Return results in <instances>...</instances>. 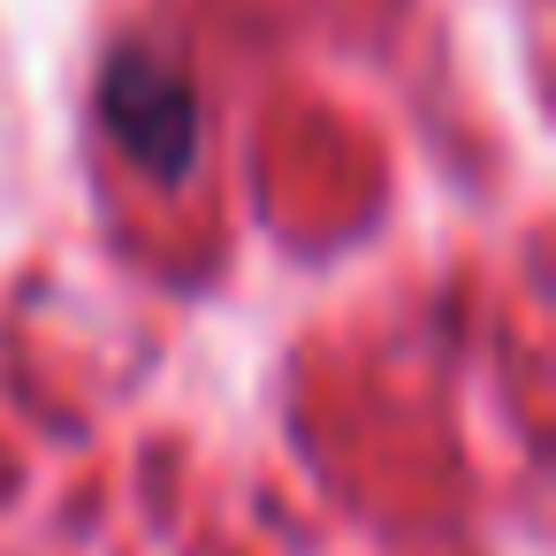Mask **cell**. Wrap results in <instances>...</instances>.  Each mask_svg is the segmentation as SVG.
<instances>
[{
	"label": "cell",
	"instance_id": "cell-1",
	"mask_svg": "<svg viewBox=\"0 0 556 556\" xmlns=\"http://www.w3.org/2000/svg\"><path fill=\"white\" fill-rule=\"evenodd\" d=\"M100 115L108 130L153 168V176H184L199 153V92L176 62H161L153 47H123L108 54L100 77Z\"/></svg>",
	"mask_w": 556,
	"mask_h": 556
}]
</instances>
